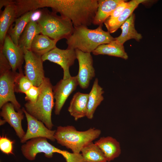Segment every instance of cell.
Instances as JSON below:
<instances>
[{
	"label": "cell",
	"instance_id": "5bb4252c",
	"mask_svg": "<svg viewBox=\"0 0 162 162\" xmlns=\"http://www.w3.org/2000/svg\"><path fill=\"white\" fill-rule=\"evenodd\" d=\"M1 109L0 116L14 129L21 140L26 133L22 126V121L24 117L22 109L16 112L14 106L10 102L6 103Z\"/></svg>",
	"mask_w": 162,
	"mask_h": 162
},
{
	"label": "cell",
	"instance_id": "83f0119b",
	"mask_svg": "<svg viewBox=\"0 0 162 162\" xmlns=\"http://www.w3.org/2000/svg\"><path fill=\"white\" fill-rule=\"evenodd\" d=\"M14 141L11 140L6 135L0 137V149L3 153L8 154H13V145Z\"/></svg>",
	"mask_w": 162,
	"mask_h": 162
},
{
	"label": "cell",
	"instance_id": "4dcf8cb0",
	"mask_svg": "<svg viewBox=\"0 0 162 162\" xmlns=\"http://www.w3.org/2000/svg\"><path fill=\"white\" fill-rule=\"evenodd\" d=\"M42 14V9L33 10L31 15L30 21L37 22L40 18Z\"/></svg>",
	"mask_w": 162,
	"mask_h": 162
},
{
	"label": "cell",
	"instance_id": "cb8c5ba5",
	"mask_svg": "<svg viewBox=\"0 0 162 162\" xmlns=\"http://www.w3.org/2000/svg\"><path fill=\"white\" fill-rule=\"evenodd\" d=\"M135 14L133 13L121 26V34L115 38V40L120 44L123 45L126 41L131 39L139 41L142 38L141 34L135 29Z\"/></svg>",
	"mask_w": 162,
	"mask_h": 162
},
{
	"label": "cell",
	"instance_id": "9c48e42d",
	"mask_svg": "<svg viewBox=\"0 0 162 162\" xmlns=\"http://www.w3.org/2000/svg\"><path fill=\"white\" fill-rule=\"evenodd\" d=\"M41 58L43 62L48 60L59 65L63 70V80L71 76L69 68L74 64L76 59L75 50L68 48L63 50L56 47L42 56Z\"/></svg>",
	"mask_w": 162,
	"mask_h": 162
},
{
	"label": "cell",
	"instance_id": "603a6c76",
	"mask_svg": "<svg viewBox=\"0 0 162 162\" xmlns=\"http://www.w3.org/2000/svg\"><path fill=\"white\" fill-rule=\"evenodd\" d=\"M92 53L94 55H107L125 60L128 58L123 45L120 44L115 40L109 43L99 46Z\"/></svg>",
	"mask_w": 162,
	"mask_h": 162
},
{
	"label": "cell",
	"instance_id": "7c38bea8",
	"mask_svg": "<svg viewBox=\"0 0 162 162\" xmlns=\"http://www.w3.org/2000/svg\"><path fill=\"white\" fill-rule=\"evenodd\" d=\"M22 109L25 114L27 122V129L25 135L20 140L24 143L32 139L43 137L54 142L56 140L54 135L56 130L48 128L44 123L29 114L24 107Z\"/></svg>",
	"mask_w": 162,
	"mask_h": 162
},
{
	"label": "cell",
	"instance_id": "3957f363",
	"mask_svg": "<svg viewBox=\"0 0 162 162\" xmlns=\"http://www.w3.org/2000/svg\"><path fill=\"white\" fill-rule=\"evenodd\" d=\"M101 133L100 130L94 128L79 131L72 125L59 126L54 136L58 144L70 149L73 153L79 154L84 146L98 138Z\"/></svg>",
	"mask_w": 162,
	"mask_h": 162
},
{
	"label": "cell",
	"instance_id": "9a60e30c",
	"mask_svg": "<svg viewBox=\"0 0 162 162\" xmlns=\"http://www.w3.org/2000/svg\"><path fill=\"white\" fill-rule=\"evenodd\" d=\"M88 94L78 92L73 95L68 111L75 121L86 116L87 112Z\"/></svg>",
	"mask_w": 162,
	"mask_h": 162
},
{
	"label": "cell",
	"instance_id": "d6a6232c",
	"mask_svg": "<svg viewBox=\"0 0 162 162\" xmlns=\"http://www.w3.org/2000/svg\"><path fill=\"white\" fill-rule=\"evenodd\" d=\"M6 122L4 120L0 119V125H2L4 124Z\"/></svg>",
	"mask_w": 162,
	"mask_h": 162
},
{
	"label": "cell",
	"instance_id": "484cf974",
	"mask_svg": "<svg viewBox=\"0 0 162 162\" xmlns=\"http://www.w3.org/2000/svg\"><path fill=\"white\" fill-rule=\"evenodd\" d=\"M81 152L86 162H107L103 152L92 142L84 146Z\"/></svg>",
	"mask_w": 162,
	"mask_h": 162
},
{
	"label": "cell",
	"instance_id": "e0dca14e",
	"mask_svg": "<svg viewBox=\"0 0 162 162\" xmlns=\"http://www.w3.org/2000/svg\"><path fill=\"white\" fill-rule=\"evenodd\" d=\"M94 143L103 152L107 162L114 160L121 154L119 142L112 137H101Z\"/></svg>",
	"mask_w": 162,
	"mask_h": 162
},
{
	"label": "cell",
	"instance_id": "1f68e13d",
	"mask_svg": "<svg viewBox=\"0 0 162 162\" xmlns=\"http://www.w3.org/2000/svg\"><path fill=\"white\" fill-rule=\"evenodd\" d=\"M14 0H0V10L2 8L12 3Z\"/></svg>",
	"mask_w": 162,
	"mask_h": 162
},
{
	"label": "cell",
	"instance_id": "8992f818",
	"mask_svg": "<svg viewBox=\"0 0 162 162\" xmlns=\"http://www.w3.org/2000/svg\"><path fill=\"white\" fill-rule=\"evenodd\" d=\"M18 74V72L12 70L7 60H3L0 62V108L6 103L10 102L16 111L21 109V105L14 93V83Z\"/></svg>",
	"mask_w": 162,
	"mask_h": 162
},
{
	"label": "cell",
	"instance_id": "30bf717a",
	"mask_svg": "<svg viewBox=\"0 0 162 162\" xmlns=\"http://www.w3.org/2000/svg\"><path fill=\"white\" fill-rule=\"evenodd\" d=\"M75 50L79 65L78 73L76 75L79 85L82 88L86 89L95 76L93 58L91 53L78 49Z\"/></svg>",
	"mask_w": 162,
	"mask_h": 162
},
{
	"label": "cell",
	"instance_id": "d6986e66",
	"mask_svg": "<svg viewBox=\"0 0 162 162\" xmlns=\"http://www.w3.org/2000/svg\"><path fill=\"white\" fill-rule=\"evenodd\" d=\"M103 88L98 84V80L96 78L93 83L92 89L88 94L87 112L86 116L89 119H92L97 107L103 100Z\"/></svg>",
	"mask_w": 162,
	"mask_h": 162
},
{
	"label": "cell",
	"instance_id": "8fae6325",
	"mask_svg": "<svg viewBox=\"0 0 162 162\" xmlns=\"http://www.w3.org/2000/svg\"><path fill=\"white\" fill-rule=\"evenodd\" d=\"M79 85L77 76L60 80L53 88L55 102L54 112L59 115L66 101Z\"/></svg>",
	"mask_w": 162,
	"mask_h": 162
},
{
	"label": "cell",
	"instance_id": "7402d4cb",
	"mask_svg": "<svg viewBox=\"0 0 162 162\" xmlns=\"http://www.w3.org/2000/svg\"><path fill=\"white\" fill-rule=\"evenodd\" d=\"M58 41L45 35L38 34L33 39L30 50L42 56L56 47Z\"/></svg>",
	"mask_w": 162,
	"mask_h": 162
},
{
	"label": "cell",
	"instance_id": "4316f807",
	"mask_svg": "<svg viewBox=\"0 0 162 162\" xmlns=\"http://www.w3.org/2000/svg\"><path fill=\"white\" fill-rule=\"evenodd\" d=\"M32 86L31 81L24 75L22 68L19 70L14 83L15 92L25 93Z\"/></svg>",
	"mask_w": 162,
	"mask_h": 162
},
{
	"label": "cell",
	"instance_id": "f546056e",
	"mask_svg": "<svg viewBox=\"0 0 162 162\" xmlns=\"http://www.w3.org/2000/svg\"><path fill=\"white\" fill-rule=\"evenodd\" d=\"M129 4V2L123 1L117 6L110 16L105 22H109L116 19L122 13Z\"/></svg>",
	"mask_w": 162,
	"mask_h": 162
},
{
	"label": "cell",
	"instance_id": "ba28073f",
	"mask_svg": "<svg viewBox=\"0 0 162 162\" xmlns=\"http://www.w3.org/2000/svg\"><path fill=\"white\" fill-rule=\"evenodd\" d=\"M25 76L33 86L39 87L45 78L41 56L30 50L24 51Z\"/></svg>",
	"mask_w": 162,
	"mask_h": 162
},
{
	"label": "cell",
	"instance_id": "ffe728a7",
	"mask_svg": "<svg viewBox=\"0 0 162 162\" xmlns=\"http://www.w3.org/2000/svg\"><path fill=\"white\" fill-rule=\"evenodd\" d=\"M145 0H132L129 2V4L121 15L116 20L104 22L108 31L110 33L116 32L133 14V11L140 3L146 2Z\"/></svg>",
	"mask_w": 162,
	"mask_h": 162
},
{
	"label": "cell",
	"instance_id": "7a4b0ae2",
	"mask_svg": "<svg viewBox=\"0 0 162 162\" xmlns=\"http://www.w3.org/2000/svg\"><path fill=\"white\" fill-rule=\"evenodd\" d=\"M102 26L100 25L95 29L85 26L74 27L73 34L67 39V48L91 53L99 46L115 40L109 32L103 29Z\"/></svg>",
	"mask_w": 162,
	"mask_h": 162
},
{
	"label": "cell",
	"instance_id": "52a82bcc",
	"mask_svg": "<svg viewBox=\"0 0 162 162\" xmlns=\"http://www.w3.org/2000/svg\"><path fill=\"white\" fill-rule=\"evenodd\" d=\"M47 139L39 137L32 139L22 145L21 150L24 157L29 160L35 159L37 154L43 153L48 158H52L53 153H57L63 157L67 153V151L60 149L51 145Z\"/></svg>",
	"mask_w": 162,
	"mask_h": 162
},
{
	"label": "cell",
	"instance_id": "5b68a950",
	"mask_svg": "<svg viewBox=\"0 0 162 162\" xmlns=\"http://www.w3.org/2000/svg\"><path fill=\"white\" fill-rule=\"evenodd\" d=\"M42 11L41 16L37 22L42 34L58 41L63 38L67 39L72 35L74 27L70 20L46 9Z\"/></svg>",
	"mask_w": 162,
	"mask_h": 162
},
{
	"label": "cell",
	"instance_id": "4fadbf2b",
	"mask_svg": "<svg viewBox=\"0 0 162 162\" xmlns=\"http://www.w3.org/2000/svg\"><path fill=\"white\" fill-rule=\"evenodd\" d=\"M0 50L8 60L13 71L16 72L17 70L22 68L24 61V52L13 42L7 34Z\"/></svg>",
	"mask_w": 162,
	"mask_h": 162
},
{
	"label": "cell",
	"instance_id": "d4e9b609",
	"mask_svg": "<svg viewBox=\"0 0 162 162\" xmlns=\"http://www.w3.org/2000/svg\"><path fill=\"white\" fill-rule=\"evenodd\" d=\"M33 10L28 12L17 18L15 21V24L11 26L7 34L10 37L13 42L18 46L20 37L26 26L30 20V18Z\"/></svg>",
	"mask_w": 162,
	"mask_h": 162
},
{
	"label": "cell",
	"instance_id": "2e32d148",
	"mask_svg": "<svg viewBox=\"0 0 162 162\" xmlns=\"http://www.w3.org/2000/svg\"><path fill=\"white\" fill-rule=\"evenodd\" d=\"M17 17L16 8L14 1L4 7L0 16V45L2 47L8 32Z\"/></svg>",
	"mask_w": 162,
	"mask_h": 162
},
{
	"label": "cell",
	"instance_id": "f1b7e54d",
	"mask_svg": "<svg viewBox=\"0 0 162 162\" xmlns=\"http://www.w3.org/2000/svg\"><path fill=\"white\" fill-rule=\"evenodd\" d=\"M40 92V88L32 86L25 93L26 96L25 100L27 102L31 103H35L37 101Z\"/></svg>",
	"mask_w": 162,
	"mask_h": 162
},
{
	"label": "cell",
	"instance_id": "ac0fdd59",
	"mask_svg": "<svg viewBox=\"0 0 162 162\" xmlns=\"http://www.w3.org/2000/svg\"><path fill=\"white\" fill-rule=\"evenodd\" d=\"M123 0H99L97 11L93 24L95 25H103L118 5Z\"/></svg>",
	"mask_w": 162,
	"mask_h": 162
},
{
	"label": "cell",
	"instance_id": "6da1fadb",
	"mask_svg": "<svg viewBox=\"0 0 162 162\" xmlns=\"http://www.w3.org/2000/svg\"><path fill=\"white\" fill-rule=\"evenodd\" d=\"M98 6L97 0H50L52 11L70 20L74 27H87L93 24Z\"/></svg>",
	"mask_w": 162,
	"mask_h": 162
},
{
	"label": "cell",
	"instance_id": "277c9868",
	"mask_svg": "<svg viewBox=\"0 0 162 162\" xmlns=\"http://www.w3.org/2000/svg\"><path fill=\"white\" fill-rule=\"evenodd\" d=\"M40 87V92L36 101L33 104L27 102L24 105V108L29 114L52 130L53 126L51 119L52 112L55 105L53 86L50 79L46 77Z\"/></svg>",
	"mask_w": 162,
	"mask_h": 162
},
{
	"label": "cell",
	"instance_id": "44dd1931",
	"mask_svg": "<svg viewBox=\"0 0 162 162\" xmlns=\"http://www.w3.org/2000/svg\"><path fill=\"white\" fill-rule=\"evenodd\" d=\"M41 33V29L38 23L30 21L20 37L18 46L24 52L26 50H30L34 37Z\"/></svg>",
	"mask_w": 162,
	"mask_h": 162
}]
</instances>
